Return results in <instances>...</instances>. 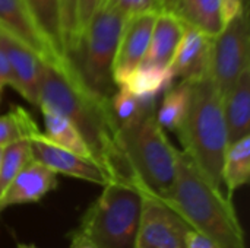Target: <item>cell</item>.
<instances>
[{
  "label": "cell",
  "instance_id": "30bf717a",
  "mask_svg": "<svg viewBox=\"0 0 250 248\" xmlns=\"http://www.w3.org/2000/svg\"><path fill=\"white\" fill-rule=\"evenodd\" d=\"M29 143L32 158L48 167L57 175L63 174L100 186H104L110 181L105 171L92 159L83 158L62 146L54 145L42 133H37L35 136H32L29 139Z\"/></svg>",
  "mask_w": 250,
  "mask_h": 248
},
{
  "label": "cell",
  "instance_id": "52a82bcc",
  "mask_svg": "<svg viewBox=\"0 0 250 248\" xmlns=\"http://www.w3.org/2000/svg\"><path fill=\"white\" fill-rule=\"evenodd\" d=\"M249 66V20L245 6L237 16L211 38L209 76L223 98Z\"/></svg>",
  "mask_w": 250,
  "mask_h": 248
},
{
  "label": "cell",
  "instance_id": "5bb4252c",
  "mask_svg": "<svg viewBox=\"0 0 250 248\" xmlns=\"http://www.w3.org/2000/svg\"><path fill=\"white\" fill-rule=\"evenodd\" d=\"M211 37L186 23L183 37L171 60V70L183 82H193L209 76Z\"/></svg>",
  "mask_w": 250,
  "mask_h": 248
},
{
  "label": "cell",
  "instance_id": "836d02e7",
  "mask_svg": "<svg viewBox=\"0 0 250 248\" xmlns=\"http://www.w3.org/2000/svg\"><path fill=\"white\" fill-rule=\"evenodd\" d=\"M16 248H38L34 244H23V243H18L16 244Z\"/></svg>",
  "mask_w": 250,
  "mask_h": 248
},
{
  "label": "cell",
  "instance_id": "7a4b0ae2",
  "mask_svg": "<svg viewBox=\"0 0 250 248\" xmlns=\"http://www.w3.org/2000/svg\"><path fill=\"white\" fill-rule=\"evenodd\" d=\"M164 200L193 231L221 248H246L245 232L231 199L214 187L183 151H179L176 178Z\"/></svg>",
  "mask_w": 250,
  "mask_h": 248
},
{
  "label": "cell",
  "instance_id": "d6a6232c",
  "mask_svg": "<svg viewBox=\"0 0 250 248\" xmlns=\"http://www.w3.org/2000/svg\"><path fill=\"white\" fill-rule=\"evenodd\" d=\"M161 1V6H163V10H173L177 13V9H179V0H160Z\"/></svg>",
  "mask_w": 250,
  "mask_h": 248
},
{
  "label": "cell",
  "instance_id": "ba28073f",
  "mask_svg": "<svg viewBox=\"0 0 250 248\" xmlns=\"http://www.w3.org/2000/svg\"><path fill=\"white\" fill-rule=\"evenodd\" d=\"M192 227L164 199L144 194L135 248H188Z\"/></svg>",
  "mask_w": 250,
  "mask_h": 248
},
{
  "label": "cell",
  "instance_id": "8992f818",
  "mask_svg": "<svg viewBox=\"0 0 250 248\" xmlns=\"http://www.w3.org/2000/svg\"><path fill=\"white\" fill-rule=\"evenodd\" d=\"M126 20L123 13L101 1L75 50V53L82 54L76 69L83 82L89 89L104 96L113 94V63Z\"/></svg>",
  "mask_w": 250,
  "mask_h": 248
},
{
  "label": "cell",
  "instance_id": "484cf974",
  "mask_svg": "<svg viewBox=\"0 0 250 248\" xmlns=\"http://www.w3.org/2000/svg\"><path fill=\"white\" fill-rule=\"evenodd\" d=\"M100 3H101V0H75V25H73L70 58H72V53L76 50V47L79 44V39H81L91 16L94 15V12L100 6Z\"/></svg>",
  "mask_w": 250,
  "mask_h": 248
},
{
  "label": "cell",
  "instance_id": "44dd1931",
  "mask_svg": "<svg viewBox=\"0 0 250 248\" xmlns=\"http://www.w3.org/2000/svg\"><path fill=\"white\" fill-rule=\"evenodd\" d=\"M220 3L221 0H179L177 13L186 23L193 25L212 38L224 26Z\"/></svg>",
  "mask_w": 250,
  "mask_h": 248
},
{
  "label": "cell",
  "instance_id": "277c9868",
  "mask_svg": "<svg viewBox=\"0 0 250 248\" xmlns=\"http://www.w3.org/2000/svg\"><path fill=\"white\" fill-rule=\"evenodd\" d=\"M189 108L177 130L183 152L193 161L202 175L217 189L223 190V164L229 146L224 118L223 96L211 79L188 82Z\"/></svg>",
  "mask_w": 250,
  "mask_h": 248
},
{
  "label": "cell",
  "instance_id": "d4e9b609",
  "mask_svg": "<svg viewBox=\"0 0 250 248\" xmlns=\"http://www.w3.org/2000/svg\"><path fill=\"white\" fill-rule=\"evenodd\" d=\"M152 104H157V99H139L123 86L110 95V108L119 126L133 121Z\"/></svg>",
  "mask_w": 250,
  "mask_h": 248
},
{
  "label": "cell",
  "instance_id": "cb8c5ba5",
  "mask_svg": "<svg viewBox=\"0 0 250 248\" xmlns=\"http://www.w3.org/2000/svg\"><path fill=\"white\" fill-rule=\"evenodd\" d=\"M32 159L29 139H22L6 145L0 158V196L4 193L18 172Z\"/></svg>",
  "mask_w": 250,
  "mask_h": 248
},
{
  "label": "cell",
  "instance_id": "3957f363",
  "mask_svg": "<svg viewBox=\"0 0 250 248\" xmlns=\"http://www.w3.org/2000/svg\"><path fill=\"white\" fill-rule=\"evenodd\" d=\"M155 111L152 104L133 121L119 126L117 148L127 183L144 194L164 199L176 178L179 151L158 124Z\"/></svg>",
  "mask_w": 250,
  "mask_h": 248
},
{
  "label": "cell",
  "instance_id": "6da1fadb",
  "mask_svg": "<svg viewBox=\"0 0 250 248\" xmlns=\"http://www.w3.org/2000/svg\"><path fill=\"white\" fill-rule=\"evenodd\" d=\"M40 104L59 111L72 121L110 181L127 183L117 148L119 124L110 108V96L89 89L78 69L64 72L44 63L38 86Z\"/></svg>",
  "mask_w": 250,
  "mask_h": 248
},
{
  "label": "cell",
  "instance_id": "9c48e42d",
  "mask_svg": "<svg viewBox=\"0 0 250 248\" xmlns=\"http://www.w3.org/2000/svg\"><path fill=\"white\" fill-rule=\"evenodd\" d=\"M0 28L29 48L38 58L64 72L76 70L73 61L63 60L35 23L25 0H0Z\"/></svg>",
  "mask_w": 250,
  "mask_h": 248
},
{
  "label": "cell",
  "instance_id": "8fae6325",
  "mask_svg": "<svg viewBox=\"0 0 250 248\" xmlns=\"http://www.w3.org/2000/svg\"><path fill=\"white\" fill-rule=\"evenodd\" d=\"M157 15L158 12H145L127 18L113 63V82L116 88L144 61Z\"/></svg>",
  "mask_w": 250,
  "mask_h": 248
},
{
  "label": "cell",
  "instance_id": "f1b7e54d",
  "mask_svg": "<svg viewBox=\"0 0 250 248\" xmlns=\"http://www.w3.org/2000/svg\"><path fill=\"white\" fill-rule=\"evenodd\" d=\"M245 6H246L245 0H221L220 9H221V19H223V23L226 25V23L230 22L234 16H237V15L245 9Z\"/></svg>",
  "mask_w": 250,
  "mask_h": 248
},
{
  "label": "cell",
  "instance_id": "ac0fdd59",
  "mask_svg": "<svg viewBox=\"0 0 250 248\" xmlns=\"http://www.w3.org/2000/svg\"><path fill=\"white\" fill-rule=\"evenodd\" d=\"M174 79L176 76L170 66L141 63L127 75L120 86L126 88L139 99H157L160 94L173 85Z\"/></svg>",
  "mask_w": 250,
  "mask_h": 248
},
{
  "label": "cell",
  "instance_id": "ffe728a7",
  "mask_svg": "<svg viewBox=\"0 0 250 248\" xmlns=\"http://www.w3.org/2000/svg\"><path fill=\"white\" fill-rule=\"evenodd\" d=\"M223 186L227 190V197L246 186L250 178V136H245L227 146L223 164Z\"/></svg>",
  "mask_w": 250,
  "mask_h": 248
},
{
  "label": "cell",
  "instance_id": "4fadbf2b",
  "mask_svg": "<svg viewBox=\"0 0 250 248\" xmlns=\"http://www.w3.org/2000/svg\"><path fill=\"white\" fill-rule=\"evenodd\" d=\"M57 184V174L32 158L0 196V212L10 206L37 203L53 191Z\"/></svg>",
  "mask_w": 250,
  "mask_h": 248
},
{
  "label": "cell",
  "instance_id": "7402d4cb",
  "mask_svg": "<svg viewBox=\"0 0 250 248\" xmlns=\"http://www.w3.org/2000/svg\"><path fill=\"white\" fill-rule=\"evenodd\" d=\"M189 83L180 80L177 85H171L163 96L160 108L155 111V117L158 124L168 132L177 133L180 129L188 108H189Z\"/></svg>",
  "mask_w": 250,
  "mask_h": 248
},
{
  "label": "cell",
  "instance_id": "9a60e30c",
  "mask_svg": "<svg viewBox=\"0 0 250 248\" xmlns=\"http://www.w3.org/2000/svg\"><path fill=\"white\" fill-rule=\"evenodd\" d=\"M186 22L173 10H160L151 32L149 45L142 63L170 66L185 32Z\"/></svg>",
  "mask_w": 250,
  "mask_h": 248
},
{
  "label": "cell",
  "instance_id": "1f68e13d",
  "mask_svg": "<svg viewBox=\"0 0 250 248\" xmlns=\"http://www.w3.org/2000/svg\"><path fill=\"white\" fill-rule=\"evenodd\" d=\"M69 248H98L92 241H89L85 235L73 231L70 234V247Z\"/></svg>",
  "mask_w": 250,
  "mask_h": 248
},
{
  "label": "cell",
  "instance_id": "f546056e",
  "mask_svg": "<svg viewBox=\"0 0 250 248\" xmlns=\"http://www.w3.org/2000/svg\"><path fill=\"white\" fill-rule=\"evenodd\" d=\"M13 80H12V72H10V66L7 61V57L0 45V101H1V95L6 86H12Z\"/></svg>",
  "mask_w": 250,
  "mask_h": 248
},
{
  "label": "cell",
  "instance_id": "83f0119b",
  "mask_svg": "<svg viewBox=\"0 0 250 248\" xmlns=\"http://www.w3.org/2000/svg\"><path fill=\"white\" fill-rule=\"evenodd\" d=\"M62 12H63V26H64V38L66 48L70 57L72 38H73V25H75V0H62Z\"/></svg>",
  "mask_w": 250,
  "mask_h": 248
},
{
  "label": "cell",
  "instance_id": "5b68a950",
  "mask_svg": "<svg viewBox=\"0 0 250 248\" xmlns=\"http://www.w3.org/2000/svg\"><path fill=\"white\" fill-rule=\"evenodd\" d=\"M103 187L75 231L98 248H135L144 193L122 180H111Z\"/></svg>",
  "mask_w": 250,
  "mask_h": 248
},
{
  "label": "cell",
  "instance_id": "d6986e66",
  "mask_svg": "<svg viewBox=\"0 0 250 248\" xmlns=\"http://www.w3.org/2000/svg\"><path fill=\"white\" fill-rule=\"evenodd\" d=\"M38 107L41 110L42 120H44V127H45L44 136L50 142H53L54 145L62 146L73 153H78L83 158L94 161L86 142L83 140L82 134L78 132V129L72 124V121L69 118H66L63 114H60L59 111H56L44 104H40Z\"/></svg>",
  "mask_w": 250,
  "mask_h": 248
},
{
  "label": "cell",
  "instance_id": "e0dca14e",
  "mask_svg": "<svg viewBox=\"0 0 250 248\" xmlns=\"http://www.w3.org/2000/svg\"><path fill=\"white\" fill-rule=\"evenodd\" d=\"M25 1L35 23L38 25L47 41L51 44L54 51L63 60L72 61L66 48L62 0H25Z\"/></svg>",
  "mask_w": 250,
  "mask_h": 248
},
{
  "label": "cell",
  "instance_id": "e575fe53",
  "mask_svg": "<svg viewBox=\"0 0 250 248\" xmlns=\"http://www.w3.org/2000/svg\"><path fill=\"white\" fill-rule=\"evenodd\" d=\"M1 149H3V148H0V158H1Z\"/></svg>",
  "mask_w": 250,
  "mask_h": 248
},
{
  "label": "cell",
  "instance_id": "2e32d148",
  "mask_svg": "<svg viewBox=\"0 0 250 248\" xmlns=\"http://www.w3.org/2000/svg\"><path fill=\"white\" fill-rule=\"evenodd\" d=\"M229 145L248 136L250 130V66L223 98Z\"/></svg>",
  "mask_w": 250,
  "mask_h": 248
},
{
  "label": "cell",
  "instance_id": "603a6c76",
  "mask_svg": "<svg viewBox=\"0 0 250 248\" xmlns=\"http://www.w3.org/2000/svg\"><path fill=\"white\" fill-rule=\"evenodd\" d=\"M37 133L40 129L35 120L22 107L13 105L9 113L0 115V148L16 140L31 139Z\"/></svg>",
  "mask_w": 250,
  "mask_h": 248
},
{
  "label": "cell",
  "instance_id": "4316f807",
  "mask_svg": "<svg viewBox=\"0 0 250 248\" xmlns=\"http://www.w3.org/2000/svg\"><path fill=\"white\" fill-rule=\"evenodd\" d=\"M117 12L123 13L126 18H130L138 13L145 12H160L163 10L160 0H101Z\"/></svg>",
  "mask_w": 250,
  "mask_h": 248
},
{
  "label": "cell",
  "instance_id": "4dcf8cb0",
  "mask_svg": "<svg viewBox=\"0 0 250 248\" xmlns=\"http://www.w3.org/2000/svg\"><path fill=\"white\" fill-rule=\"evenodd\" d=\"M188 248H221L218 244H215L214 241H211L209 238H207L205 235L192 231L188 237Z\"/></svg>",
  "mask_w": 250,
  "mask_h": 248
},
{
  "label": "cell",
  "instance_id": "7c38bea8",
  "mask_svg": "<svg viewBox=\"0 0 250 248\" xmlns=\"http://www.w3.org/2000/svg\"><path fill=\"white\" fill-rule=\"evenodd\" d=\"M0 45L7 57L12 72V88L32 105H38V86L42 64L35 53L0 28Z\"/></svg>",
  "mask_w": 250,
  "mask_h": 248
}]
</instances>
